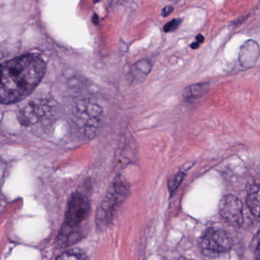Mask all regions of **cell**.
<instances>
[{
  "label": "cell",
  "mask_w": 260,
  "mask_h": 260,
  "mask_svg": "<svg viewBox=\"0 0 260 260\" xmlns=\"http://www.w3.org/2000/svg\"><path fill=\"white\" fill-rule=\"evenodd\" d=\"M233 244V239L230 234L216 228L208 229L200 242L204 254L212 257L230 251Z\"/></svg>",
  "instance_id": "obj_4"
},
{
  "label": "cell",
  "mask_w": 260,
  "mask_h": 260,
  "mask_svg": "<svg viewBox=\"0 0 260 260\" xmlns=\"http://www.w3.org/2000/svg\"><path fill=\"white\" fill-rule=\"evenodd\" d=\"M90 211L88 199L79 192L72 194L67 204V212L64 225L61 229V244L73 243L79 238V234L76 232L79 224L87 218Z\"/></svg>",
  "instance_id": "obj_2"
},
{
  "label": "cell",
  "mask_w": 260,
  "mask_h": 260,
  "mask_svg": "<svg viewBox=\"0 0 260 260\" xmlns=\"http://www.w3.org/2000/svg\"><path fill=\"white\" fill-rule=\"evenodd\" d=\"M209 83L195 84L185 88L183 97L185 99H195L206 94L209 90Z\"/></svg>",
  "instance_id": "obj_9"
},
{
  "label": "cell",
  "mask_w": 260,
  "mask_h": 260,
  "mask_svg": "<svg viewBox=\"0 0 260 260\" xmlns=\"http://www.w3.org/2000/svg\"><path fill=\"white\" fill-rule=\"evenodd\" d=\"M129 192V184L122 176H118L107 191L96 213V224L105 229L111 222L118 209L125 201Z\"/></svg>",
  "instance_id": "obj_3"
},
{
  "label": "cell",
  "mask_w": 260,
  "mask_h": 260,
  "mask_svg": "<svg viewBox=\"0 0 260 260\" xmlns=\"http://www.w3.org/2000/svg\"><path fill=\"white\" fill-rule=\"evenodd\" d=\"M196 41L197 42L200 44V43H203L205 41V38L201 35H198L196 37Z\"/></svg>",
  "instance_id": "obj_15"
},
{
  "label": "cell",
  "mask_w": 260,
  "mask_h": 260,
  "mask_svg": "<svg viewBox=\"0 0 260 260\" xmlns=\"http://www.w3.org/2000/svg\"><path fill=\"white\" fill-rule=\"evenodd\" d=\"M45 101H34L29 102L19 113V121L22 125H31L38 121L48 110Z\"/></svg>",
  "instance_id": "obj_6"
},
{
  "label": "cell",
  "mask_w": 260,
  "mask_h": 260,
  "mask_svg": "<svg viewBox=\"0 0 260 260\" xmlns=\"http://www.w3.org/2000/svg\"><path fill=\"white\" fill-rule=\"evenodd\" d=\"M179 260H189V259H186V258H184V257H181V258H180V259H179Z\"/></svg>",
  "instance_id": "obj_17"
},
{
  "label": "cell",
  "mask_w": 260,
  "mask_h": 260,
  "mask_svg": "<svg viewBox=\"0 0 260 260\" xmlns=\"http://www.w3.org/2000/svg\"><path fill=\"white\" fill-rule=\"evenodd\" d=\"M181 24V20L180 19H174L172 21L168 22L166 25L164 26V31L170 32L177 30L179 26Z\"/></svg>",
  "instance_id": "obj_12"
},
{
  "label": "cell",
  "mask_w": 260,
  "mask_h": 260,
  "mask_svg": "<svg viewBox=\"0 0 260 260\" xmlns=\"http://www.w3.org/2000/svg\"><path fill=\"white\" fill-rule=\"evenodd\" d=\"M56 260H85L82 256L71 252H66L58 256Z\"/></svg>",
  "instance_id": "obj_11"
},
{
  "label": "cell",
  "mask_w": 260,
  "mask_h": 260,
  "mask_svg": "<svg viewBox=\"0 0 260 260\" xmlns=\"http://www.w3.org/2000/svg\"><path fill=\"white\" fill-rule=\"evenodd\" d=\"M46 64L38 55H22L2 64L0 101L3 105L16 103L27 98L39 85Z\"/></svg>",
  "instance_id": "obj_1"
},
{
  "label": "cell",
  "mask_w": 260,
  "mask_h": 260,
  "mask_svg": "<svg viewBox=\"0 0 260 260\" xmlns=\"http://www.w3.org/2000/svg\"><path fill=\"white\" fill-rule=\"evenodd\" d=\"M185 177H186V173L180 171V172L174 174L171 178H169V182H168V187H169L171 196L175 193L176 191L177 190L179 186H180L182 182L184 180Z\"/></svg>",
  "instance_id": "obj_10"
},
{
  "label": "cell",
  "mask_w": 260,
  "mask_h": 260,
  "mask_svg": "<svg viewBox=\"0 0 260 260\" xmlns=\"http://www.w3.org/2000/svg\"><path fill=\"white\" fill-rule=\"evenodd\" d=\"M219 213L230 225L241 227L244 224V212L241 200L233 195L224 196L219 203Z\"/></svg>",
  "instance_id": "obj_5"
},
{
  "label": "cell",
  "mask_w": 260,
  "mask_h": 260,
  "mask_svg": "<svg viewBox=\"0 0 260 260\" xmlns=\"http://www.w3.org/2000/svg\"><path fill=\"white\" fill-rule=\"evenodd\" d=\"M172 12H174V8L172 6H166V7L163 8V11H162V15L163 17H166L170 15Z\"/></svg>",
  "instance_id": "obj_14"
},
{
  "label": "cell",
  "mask_w": 260,
  "mask_h": 260,
  "mask_svg": "<svg viewBox=\"0 0 260 260\" xmlns=\"http://www.w3.org/2000/svg\"><path fill=\"white\" fill-rule=\"evenodd\" d=\"M254 253L256 259L260 260V232L254 239Z\"/></svg>",
  "instance_id": "obj_13"
},
{
  "label": "cell",
  "mask_w": 260,
  "mask_h": 260,
  "mask_svg": "<svg viewBox=\"0 0 260 260\" xmlns=\"http://www.w3.org/2000/svg\"><path fill=\"white\" fill-rule=\"evenodd\" d=\"M260 54L259 45L256 41H246L241 48L239 54V62L244 68H251L257 62Z\"/></svg>",
  "instance_id": "obj_7"
},
{
  "label": "cell",
  "mask_w": 260,
  "mask_h": 260,
  "mask_svg": "<svg viewBox=\"0 0 260 260\" xmlns=\"http://www.w3.org/2000/svg\"><path fill=\"white\" fill-rule=\"evenodd\" d=\"M191 47H192V49L198 48V47H199V43L197 42V41L196 42L193 43V44L191 45Z\"/></svg>",
  "instance_id": "obj_16"
},
{
  "label": "cell",
  "mask_w": 260,
  "mask_h": 260,
  "mask_svg": "<svg viewBox=\"0 0 260 260\" xmlns=\"http://www.w3.org/2000/svg\"><path fill=\"white\" fill-rule=\"evenodd\" d=\"M247 204L251 213L260 218V186L252 188L247 197Z\"/></svg>",
  "instance_id": "obj_8"
}]
</instances>
